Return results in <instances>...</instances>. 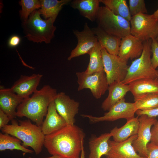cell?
I'll list each match as a JSON object with an SVG mask.
<instances>
[{"mask_svg": "<svg viewBox=\"0 0 158 158\" xmlns=\"http://www.w3.org/2000/svg\"><path fill=\"white\" fill-rule=\"evenodd\" d=\"M85 134L76 126L67 125L45 135L44 146L52 156L61 158H79Z\"/></svg>", "mask_w": 158, "mask_h": 158, "instance_id": "1", "label": "cell"}, {"mask_svg": "<svg viewBox=\"0 0 158 158\" xmlns=\"http://www.w3.org/2000/svg\"><path fill=\"white\" fill-rule=\"evenodd\" d=\"M57 93L56 89L49 85H44L35 91L31 97L23 99L17 108V116L26 117L41 126L49 106Z\"/></svg>", "mask_w": 158, "mask_h": 158, "instance_id": "2", "label": "cell"}, {"mask_svg": "<svg viewBox=\"0 0 158 158\" xmlns=\"http://www.w3.org/2000/svg\"><path fill=\"white\" fill-rule=\"evenodd\" d=\"M11 125L5 126L1 130L2 133L16 137L23 142L22 145L30 147L36 154L42 151L45 135L43 133L41 126L32 123L28 119L20 120L18 123L14 119Z\"/></svg>", "mask_w": 158, "mask_h": 158, "instance_id": "3", "label": "cell"}, {"mask_svg": "<svg viewBox=\"0 0 158 158\" xmlns=\"http://www.w3.org/2000/svg\"><path fill=\"white\" fill-rule=\"evenodd\" d=\"M40 14L39 10H36L31 13L26 21L23 22L25 37L34 42H44L48 44L54 36L56 28L54 23L56 19L50 18L44 20L40 17Z\"/></svg>", "mask_w": 158, "mask_h": 158, "instance_id": "4", "label": "cell"}, {"mask_svg": "<svg viewBox=\"0 0 158 158\" xmlns=\"http://www.w3.org/2000/svg\"><path fill=\"white\" fill-rule=\"evenodd\" d=\"M152 39L143 42L141 56L133 61L128 67L126 76L122 82L126 85L143 79H158V70L153 67L151 61Z\"/></svg>", "mask_w": 158, "mask_h": 158, "instance_id": "5", "label": "cell"}, {"mask_svg": "<svg viewBox=\"0 0 158 158\" xmlns=\"http://www.w3.org/2000/svg\"><path fill=\"white\" fill-rule=\"evenodd\" d=\"M96 20L97 26L109 34L121 39L130 34V22L105 6H100Z\"/></svg>", "mask_w": 158, "mask_h": 158, "instance_id": "6", "label": "cell"}, {"mask_svg": "<svg viewBox=\"0 0 158 158\" xmlns=\"http://www.w3.org/2000/svg\"><path fill=\"white\" fill-rule=\"evenodd\" d=\"M130 34L144 42L156 38L158 20L153 14L140 13L132 17Z\"/></svg>", "mask_w": 158, "mask_h": 158, "instance_id": "7", "label": "cell"}, {"mask_svg": "<svg viewBox=\"0 0 158 158\" xmlns=\"http://www.w3.org/2000/svg\"><path fill=\"white\" fill-rule=\"evenodd\" d=\"M76 75L78 91L89 89L93 96L98 99L108 90L109 84L104 70L90 74H87L85 71L78 72Z\"/></svg>", "mask_w": 158, "mask_h": 158, "instance_id": "8", "label": "cell"}, {"mask_svg": "<svg viewBox=\"0 0 158 158\" xmlns=\"http://www.w3.org/2000/svg\"><path fill=\"white\" fill-rule=\"evenodd\" d=\"M102 51L104 70L109 85L116 81H122L129 67L127 61L118 55L109 53L104 48H102Z\"/></svg>", "mask_w": 158, "mask_h": 158, "instance_id": "9", "label": "cell"}, {"mask_svg": "<svg viewBox=\"0 0 158 158\" xmlns=\"http://www.w3.org/2000/svg\"><path fill=\"white\" fill-rule=\"evenodd\" d=\"M137 110L135 102H126L125 100L114 105L102 116L97 117L87 114H82V116L88 118L90 121L92 123L113 121L122 118L128 120L135 117V114Z\"/></svg>", "mask_w": 158, "mask_h": 158, "instance_id": "10", "label": "cell"}, {"mask_svg": "<svg viewBox=\"0 0 158 158\" xmlns=\"http://www.w3.org/2000/svg\"><path fill=\"white\" fill-rule=\"evenodd\" d=\"M139 116V126L137 137L133 142V146L139 155L147 157L148 153L147 146L150 142L151 138V128L157 120L156 117H150L146 115Z\"/></svg>", "mask_w": 158, "mask_h": 158, "instance_id": "11", "label": "cell"}, {"mask_svg": "<svg viewBox=\"0 0 158 158\" xmlns=\"http://www.w3.org/2000/svg\"><path fill=\"white\" fill-rule=\"evenodd\" d=\"M73 32L77 38L78 42L76 46L72 50L68 58L69 61L81 55L88 54L98 42L96 36L86 22L85 23L82 31L73 30Z\"/></svg>", "mask_w": 158, "mask_h": 158, "instance_id": "12", "label": "cell"}, {"mask_svg": "<svg viewBox=\"0 0 158 158\" xmlns=\"http://www.w3.org/2000/svg\"><path fill=\"white\" fill-rule=\"evenodd\" d=\"M54 102L57 111L67 125H74L75 117L78 112L79 102L71 99L63 92L57 93Z\"/></svg>", "mask_w": 158, "mask_h": 158, "instance_id": "13", "label": "cell"}, {"mask_svg": "<svg viewBox=\"0 0 158 158\" xmlns=\"http://www.w3.org/2000/svg\"><path fill=\"white\" fill-rule=\"evenodd\" d=\"M42 77V74L39 73L30 76L22 75L9 89L22 99H26L37 90Z\"/></svg>", "mask_w": 158, "mask_h": 158, "instance_id": "14", "label": "cell"}, {"mask_svg": "<svg viewBox=\"0 0 158 158\" xmlns=\"http://www.w3.org/2000/svg\"><path fill=\"white\" fill-rule=\"evenodd\" d=\"M137 137L136 134L120 142L110 140V150L106 156L111 158H145L139 155L133 146V142Z\"/></svg>", "mask_w": 158, "mask_h": 158, "instance_id": "15", "label": "cell"}, {"mask_svg": "<svg viewBox=\"0 0 158 158\" xmlns=\"http://www.w3.org/2000/svg\"><path fill=\"white\" fill-rule=\"evenodd\" d=\"M144 48L143 42L130 34L121 39L118 56L126 61L139 58Z\"/></svg>", "mask_w": 158, "mask_h": 158, "instance_id": "16", "label": "cell"}, {"mask_svg": "<svg viewBox=\"0 0 158 158\" xmlns=\"http://www.w3.org/2000/svg\"><path fill=\"white\" fill-rule=\"evenodd\" d=\"M67 125L64 119L57 111L53 101L49 106L46 118L41 126L43 133L45 135L50 134Z\"/></svg>", "mask_w": 158, "mask_h": 158, "instance_id": "17", "label": "cell"}, {"mask_svg": "<svg viewBox=\"0 0 158 158\" xmlns=\"http://www.w3.org/2000/svg\"><path fill=\"white\" fill-rule=\"evenodd\" d=\"M108 90V96L101 105L102 109L105 111H109L117 103L125 100V96L130 89L128 85L122 81H116L109 85Z\"/></svg>", "mask_w": 158, "mask_h": 158, "instance_id": "18", "label": "cell"}, {"mask_svg": "<svg viewBox=\"0 0 158 158\" xmlns=\"http://www.w3.org/2000/svg\"><path fill=\"white\" fill-rule=\"evenodd\" d=\"M23 99L11 91L9 88L0 90V109L6 114L11 121L16 116L18 107Z\"/></svg>", "mask_w": 158, "mask_h": 158, "instance_id": "19", "label": "cell"}, {"mask_svg": "<svg viewBox=\"0 0 158 158\" xmlns=\"http://www.w3.org/2000/svg\"><path fill=\"white\" fill-rule=\"evenodd\" d=\"M128 85L135 102L147 94L158 93V79H140L132 82Z\"/></svg>", "mask_w": 158, "mask_h": 158, "instance_id": "20", "label": "cell"}, {"mask_svg": "<svg viewBox=\"0 0 158 158\" xmlns=\"http://www.w3.org/2000/svg\"><path fill=\"white\" fill-rule=\"evenodd\" d=\"M91 29L102 48L109 53L118 56L121 38L107 33L98 26Z\"/></svg>", "mask_w": 158, "mask_h": 158, "instance_id": "21", "label": "cell"}, {"mask_svg": "<svg viewBox=\"0 0 158 158\" xmlns=\"http://www.w3.org/2000/svg\"><path fill=\"white\" fill-rule=\"evenodd\" d=\"M139 116L127 120L126 123L120 128L115 127L110 132L113 140L123 142L130 137L137 134L139 126Z\"/></svg>", "mask_w": 158, "mask_h": 158, "instance_id": "22", "label": "cell"}, {"mask_svg": "<svg viewBox=\"0 0 158 158\" xmlns=\"http://www.w3.org/2000/svg\"><path fill=\"white\" fill-rule=\"evenodd\" d=\"M111 137L110 133H106L91 139L89 142L90 153L88 158H101L104 155L107 156L110 150L109 141Z\"/></svg>", "mask_w": 158, "mask_h": 158, "instance_id": "23", "label": "cell"}, {"mask_svg": "<svg viewBox=\"0 0 158 158\" xmlns=\"http://www.w3.org/2000/svg\"><path fill=\"white\" fill-rule=\"evenodd\" d=\"M100 2V0H74L71 1V6L77 9L82 16L93 22L96 20Z\"/></svg>", "mask_w": 158, "mask_h": 158, "instance_id": "24", "label": "cell"}, {"mask_svg": "<svg viewBox=\"0 0 158 158\" xmlns=\"http://www.w3.org/2000/svg\"><path fill=\"white\" fill-rule=\"evenodd\" d=\"M41 8L39 10L40 14L45 18L56 19L62 6L71 1L70 0H40Z\"/></svg>", "mask_w": 158, "mask_h": 158, "instance_id": "25", "label": "cell"}, {"mask_svg": "<svg viewBox=\"0 0 158 158\" xmlns=\"http://www.w3.org/2000/svg\"><path fill=\"white\" fill-rule=\"evenodd\" d=\"M99 42L89 52L90 61L86 70L87 74H90L104 70L102 49Z\"/></svg>", "mask_w": 158, "mask_h": 158, "instance_id": "26", "label": "cell"}, {"mask_svg": "<svg viewBox=\"0 0 158 158\" xmlns=\"http://www.w3.org/2000/svg\"><path fill=\"white\" fill-rule=\"evenodd\" d=\"M21 140L14 136L6 134L0 133V151L6 150L21 151L25 153L32 154L33 151L21 145Z\"/></svg>", "mask_w": 158, "mask_h": 158, "instance_id": "27", "label": "cell"}, {"mask_svg": "<svg viewBox=\"0 0 158 158\" xmlns=\"http://www.w3.org/2000/svg\"><path fill=\"white\" fill-rule=\"evenodd\" d=\"M114 14L130 21L132 16L126 0H100Z\"/></svg>", "mask_w": 158, "mask_h": 158, "instance_id": "28", "label": "cell"}, {"mask_svg": "<svg viewBox=\"0 0 158 158\" xmlns=\"http://www.w3.org/2000/svg\"><path fill=\"white\" fill-rule=\"evenodd\" d=\"M138 110H147L158 107V93L147 94L135 102Z\"/></svg>", "mask_w": 158, "mask_h": 158, "instance_id": "29", "label": "cell"}, {"mask_svg": "<svg viewBox=\"0 0 158 158\" xmlns=\"http://www.w3.org/2000/svg\"><path fill=\"white\" fill-rule=\"evenodd\" d=\"M19 3L22 7L20 14L23 22L28 20V16L34 11L41 7L40 0H21Z\"/></svg>", "mask_w": 158, "mask_h": 158, "instance_id": "30", "label": "cell"}, {"mask_svg": "<svg viewBox=\"0 0 158 158\" xmlns=\"http://www.w3.org/2000/svg\"><path fill=\"white\" fill-rule=\"evenodd\" d=\"M129 9L132 17L140 13L147 14L144 0H129Z\"/></svg>", "mask_w": 158, "mask_h": 158, "instance_id": "31", "label": "cell"}, {"mask_svg": "<svg viewBox=\"0 0 158 158\" xmlns=\"http://www.w3.org/2000/svg\"><path fill=\"white\" fill-rule=\"evenodd\" d=\"M151 51L152 54L151 62L154 68L156 69L158 67V43L155 39L152 40Z\"/></svg>", "mask_w": 158, "mask_h": 158, "instance_id": "32", "label": "cell"}, {"mask_svg": "<svg viewBox=\"0 0 158 158\" xmlns=\"http://www.w3.org/2000/svg\"><path fill=\"white\" fill-rule=\"evenodd\" d=\"M148 155L145 158H158V145L150 142L147 145Z\"/></svg>", "mask_w": 158, "mask_h": 158, "instance_id": "33", "label": "cell"}, {"mask_svg": "<svg viewBox=\"0 0 158 158\" xmlns=\"http://www.w3.org/2000/svg\"><path fill=\"white\" fill-rule=\"evenodd\" d=\"M135 114L139 116L142 115H146L150 117H156L158 116V107L147 110H138Z\"/></svg>", "mask_w": 158, "mask_h": 158, "instance_id": "34", "label": "cell"}, {"mask_svg": "<svg viewBox=\"0 0 158 158\" xmlns=\"http://www.w3.org/2000/svg\"><path fill=\"white\" fill-rule=\"evenodd\" d=\"M151 132V138L150 142L158 145V120L152 127Z\"/></svg>", "mask_w": 158, "mask_h": 158, "instance_id": "35", "label": "cell"}, {"mask_svg": "<svg viewBox=\"0 0 158 158\" xmlns=\"http://www.w3.org/2000/svg\"><path fill=\"white\" fill-rule=\"evenodd\" d=\"M21 38L18 35H14L11 36L8 41V45L10 47H15L20 43Z\"/></svg>", "mask_w": 158, "mask_h": 158, "instance_id": "36", "label": "cell"}, {"mask_svg": "<svg viewBox=\"0 0 158 158\" xmlns=\"http://www.w3.org/2000/svg\"><path fill=\"white\" fill-rule=\"evenodd\" d=\"M10 120L8 115L0 109V129L8 125Z\"/></svg>", "mask_w": 158, "mask_h": 158, "instance_id": "37", "label": "cell"}, {"mask_svg": "<svg viewBox=\"0 0 158 158\" xmlns=\"http://www.w3.org/2000/svg\"><path fill=\"white\" fill-rule=\"evenodd\" d=\"M80 158H85V152L84 150L83 146L82 147L81 152V156Z\"/></svg>", "mask_w": 158, "mask_h": 158, "instance_id": "38", "label": "cell"}, {"mask_svg": "<svg viewBox=\"0 0 158 158\" xmlns=\"http://www.w3.org/2000/svg\"><path fill=\"white\" fill-rule=\"evenodd\" d=\"M152 14L158 20V9Z\"/></svg>", "mask_w": 158, "mask_h": 158, "instance_id": "39", "label": "cell"}, {"mask_svg": "<svg viewBox=\"0 0 158 158\" xmlns=\"http://www.w3.org/2000/svg\"><path fill=\"white\" fill-rule=\"evenodd\" d=\"M40 158H61L59 156H52L51 157H47Z\"/></svg>", "mask_w": 158, "mask_h": 158, "instance_id": "40", "label": "cell"}, {"mask_svg": "<svg viewBox=\"0 0 158 158\" xmlns=\"http://www.w3.org/2000/svg\"><path fill=\"white\" fill-rule=\"evenodd\" d=\"M156 40L157 42L158 43V35L156 38Z\"/></svg>", "mask_w": 158, "mask_h": 158, "instance_id": "41", "label": "cell"}, {"mask_svg": "<svg viewBox=\"0 0 158 158\" xmlns=\"http://www.w3.org/2000/svg\"><path fill=\"white\" fill-rule=\"evenodd\" d=\"M106 158H111L108 156H107V157H106Z\"/></svg>", "mask_w": 158, "mask_h": 158, "instance_id": "42", "label": "cell"}]
</instances>
